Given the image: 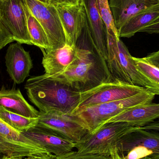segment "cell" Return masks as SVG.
Returning <instances> with one entry per match:
<instances>
[{"mask_svg": "<svg viewBox=\"0 0 159 159\" xmlns=\"http://www.w3.org/2000/svg\"><path fill=\"white\" fill-rule=\"evenodd\" d=\"M75 59L64 71L51 77L68 82L80 92L114 80L106 61L96 48L88 22L76 44Z\"/></svg>", "mask_w": 159, "mask_h": 159, "instance_id": "obj_1", "label": "cell"}, {"mask_svg": "<svg viewBox=\"0 0 159 159\" xmlns=\"http://www.w3.org/2000/svg\"><path fill=\"white\" fill-rule=\"evenodd\" d=\"M25 89L29 100L41 112L72 114L79 107L81 92L68 82L45 74L30 77Z\"/></svg>", "mask_w": 159, "mask_h": 159, "instance_id": "obj_2", "label": "cell"}, {"mask_svg": "<svg viewBox=\"0 0 159 159\" xmlns=\"http://www.w3.org/2000/svg\"><path fill=\"white\" fill-rule=\"evenodd\" d=\"M155 96L154 93L146 89L126 99L77 108L72 114L90 133H92L123 111L139 105L152 102Z\"/></svg>", "mask_w": 159, "mask_h": 159, "instance_id": "obj_3", "label": "cell"}, {"mask_svg": "<svg viewBox=\"0 0 159 159\" xmlns=\"http://www.w3.org/2000/svg\"><path fill=\"white\" fill-rule=\"evenodd\" d=\"M139 127L125 122H107L75 144L80 154L110 157L121 138Z\"/></svg>", "mask_w": 159, "mask_h": 159, "instance_id": "obj_4", "label": "cell"}, {"mask_svg": "<svg viewBox=\"0 0 159 159\" xmlns=\"http://www.w3.org/2000/svg\"><path fill=\"white\" fill-rule=\"evenodd\" d=\"M116 149L124 159L159 157V132L139 128L124 135Z\"/></svg>", "mask_w": 159, "mask_h": 159, "instance_id": "obj_5", "label": "cell"}, {"mask_svg": "<svg viewBox=\"0 0 159 159\" xmlns=\"http://www.w3.org/2000/svg\"><path fill=\"white\" fill-rule=\"evenodd\" d=\"M36 126L46 129L57 135L76 143L89 133L74 115L60 111H40Z\"/></svg>", "mask_w": 159, "mask_h": 159, "instance_id": "obj_6", "label": "cell"}, {"mask_svg": "<svg viewBox=\"0 0 159 159\" xmlns=\"http://www.w3.org/2000/svg\"><path fill=\"white\" fill-rule=\"evenodd\" d=\"M146 89L143 87L118 80L103 83L81 93L78 108L126 99Z\"/></svg>", "mask_w": 159, "mask_h": 159, "instance_id": "obj_7", "label": "cell"}, {"mask_svg": "<svg viewBox=\"0 0 159 159\" xmlns=\"http://www.w3.org/2000/svg\"><path fill=\"white\" fill-rule=\"evenodd\" d=\"M24 1L44 30L51 49L63 47L66 44V36L55 6L45 4L37 0Z\"/></svg>", "mask_w": 159, "mask_h": 159, "instance_id": "obj_8", "label": "cell"}, {"mask_svg": "<svg viewBox=\"0 0 159 159\" xmlns=\"http://www.w3.org/2000/svg\"><path fill=\"white\" fill-rule=\"evenodd\" d=\"M47 151L0 118V155L23 158Z\"/></svg>", "mask_w": 159, "mask_h": 159, "instance_id": "obj_9", "label": "cell"}, {"mask_svg": "<svg viewBox=\"0 0 159 159\" xmlns=\"http://www.w3.org/2000/svg\"><path fill=\"white\" fill-rule=\"evenodd\" d=\"M24 4V0H0V21L12 34L14 41L32 45Z\"/></svg>", "mask_w": 159, "mask_h": 159, "instance_id": "obj_10", "label": "cell"}, {"mask_svg": "<svg viewBox=\"0 0 159 159\" xmlns=\"http://www.w3.org/2000/svg\"><path fill=\"white\" fill-rule=\"evenodd\" d=\"M65 33L67 44L76 46V42L87 22L86 10L82 2L75 5H54Z\"/></svg>", "mask_w": 159, "mask_h": 159, "instance_id": "obj_11", "label": "cell"}, {"mask_svg": "<svg viewBox=\"0 0 159 159\" xmlns=\"http://www.w3.org/2000/svg\"><path fill=\"white\" fill-rule=\"evenodd\" d=\"M7 71L15 84L23 83L33 67L30 53L19 43H11L5 56Z\"/></svg>", "mask_w": 159, "mask_h": 159, "instance_id": "obj_12", "label": "cell"}, {"mask_svg": "<svg viewBox=\"0 0 159 159\" xmlns=\"http://www.w3.org/2000/svg\"><path fill=\"white\" fill-rule=\"evenodd\" d=\"M87 22L93 41L103 58L107 61V33L106 26L99 13L98 0H82Z\"/></svg>", "mask_w": 159, "mask_h": 159, "instance_id": "obj_13", "label": "cell"}, {"mask_svg": "<svg viewBox=\"0 0 159 159\" xmlns=\"http://www.w3.org/2000/svg\"><path fill=\"white\" fill-rule=\"evenodd\" d=\"M22 134L41 146L48 153L56 156L70 152L75 148V143L41 127H32Z\"/></svg>", "mask_w": 159, "mask_h": 159, "instance_id": "obj_14", "label": "cell"}, {"mask_svg": "<svg viewBox=\"0 0 159 159\" xmlns=\"http://www.w3.org/2000/svg\"><path fill=\"white\" fill-rule=\"evenodd\" d=\"M42 64L45 75L53 76L65 71L75 59L76 46L66 44L63 47L48 50L42 49Z\"/></svg>", "mask_w": 159, "mask_h": 159, "instance_id": "obj_15", "label": "cell"}, {"mask_svg": "<svg viewBox=\"0 0 159 159\" xmlns=\"http://www.w3.org/2000/svg\"><path fill=\"white\" fill-rule=\"evenodd\" d=\"M117 31L128 20L145 9L159 3L156 0H108Z\"/></svg>", "mask_w": 159, "mask_h": 159, "instance_id": "obj_16", "label": "cell"}, {"mask_svg": "<svg viewBox=\"0 0 159 159\" xmlns=\"http://www.w3.org/2000/svg\"><path fill=\"white\" fill-rule=\"evenodd\" d=\"M159 119V103L150 102L129 108L111 119L107 123L125 122L141 128Z\"/></svg>", "mask_w": 159, "mask_h": 159, "instance_id": "obj_17", "label": "cell"}, {"mask_svg": "<svg viewBox=\"0 0 159 159\" xmlns=\"http://www.w3.org/2000/svg\"><path fill=\"white\" fill-rule=\"evenodd\" d=\"M0 106L7 110L26 117L36 118L39 112L30 105L19 89H0Z\"/></svg>", "mask_w": 159, "mask_h": 159, "instance_id": "obj_18", "label": "cell"}, {"mask_svg": "<svg viewBox=\"0 0 159 159\" xmlns=\"http://www.w3.org/2000/svg\"><path fill=\"white\" fill-rule=\"evenodd\" d=\"M159 19V3L139 12L128 20L118 31L119 37L130 38Z\"/></svg>", "mask_w": 159, "mask_h": 159, "instance_id": "obj_19", "label": "cell"}, {"mask_svg": "<svg viewBox=\"0 0 159 159\" xmlns=\"http://www.w3.org/2000/svg\"><path fill=\"white\" fill-rule=\"evenodd\" d=\"M118 47L120 64L133 85L143 87L152 93L151 84L137 70L133 57L130 54L127 47L120 39L118 40Z\"/></svg>", "mask_w": 159, "mask_h": 159, "instance_id": "obj_20", "label": "cell"}, {"mask_svg": "<svg viewBox=\"0 0 159 159\" xmlns=\"http://www.w3.org/2000/svg\"><path fill=\"white\" fill-rule=\"evenodd\" d=\"M107 62L109 72L115 80L133 85L120 64L119 56L118 38L112 31H107Z\"/></svg>", "mask_w": 159, "mask_h": 159, "instance_id": "obj_21", "label": "cell"}, {"mask_svg": "<svg viewBox=\"0 0 159 159\" xmlns=\"http://www.w3.org/2000/svg\"><path fill=\"white\" fill-rule=\"evenodd\" d=\"M24 9L27 19V28L32 44L38 47L41 49H50V43L44 30L36 18L31 13L25 2Z\"/></svg>", "mask_w": 159, "mask_h": 159, "instance_id": "obj_22", "label": "cell"}, {"mask_svg": "<svg viewBox=\"0 0 159 159\" xmlns=\"http://www.w3.org/2000/svg\"><path fill=\"white\" fill-rule=\"evenodd\" d=\"M0 118L9 126L21 133L27 131L36 126L38 121L37 118L26 117L8 111L1 106Z\"/></svg>", "mask_w": 159, "mask_h": 159, "instance_id": "obj_23", "label": "cell"}, {"mask_svg": "<svg viewBox=\"0 0 159 159\" xmlns=\"http://www.w3.org/2000/svg\"><path fill=\"white\" fill-rule=\"evenodd\" d=\"M137 70L149 81L152 86V93L159 95V69L150 64L144 58L133 57Z\"/></svg>", "mask_w": 159, "mask_h": 159, "instance_id": "obj_24", "label": "cell"}, {"mask_svg": "<svg viewBox=\"0 0 159 159\" xmlns=\"http://www.w3.org/2000/svg\"><path fill=\"white\" fill-rule=\"evenodd\" d=\"M98 6L99 13L105 24L107 31H112L118 38H120L109 7L108 0H98Z\"/></svg>", "mask_w": 159, "mask_h": 159, "instance_id": "obj_25", "label": "cell"}, {"mask_svg": "<svg viewBox=\"0 0 159 159\" xmlns=\"http://www.w3.org/2000/svg\"><path fill=\"white\" fill-rule=\"evenodd\" d=\"M110 157L91 154H82L77 151H71L61 156H56V159H109Z\"/></svg>", "mask_w": 159, "mask_h": 159, "instance_id": "obj_26", "label": "cell"}, {"mask_svg": "<svg viewBox=\"0 0 159 159\" xmlns=\"http://www.w3.org/2000/svg\"><path fill=\"white\" fill-rule=\"evenodd\" d=\"M14 41L12 34L0 21V50Z\"/></svg>", "mask_w": 159, "mask_h": 159, "instance_id": "obj_27", "label": "cell"}, {"mask_svg": "<svg viewBox=\"0 0 159 159\" xmlns=\"http://www.w3.org/2000/svg\"><path fill=\"white\" fill-rule=\"evenodd\" d=\"M140 32L147 33L150 34H159V19L155 22L141 30Z\"/></svg>", "mask_w": 159, "mask_h": 159, "instance_id": "obj_28", "label": "cell"}, {"mask_svg": "<svg viewBox=\"0 0 159 159\" xmlns=\"http://www.w3.org/2000/svg\"><path fill=\"white\" fill-rule=\"evenodd\" d=\"M146 60L159 69V50L153 52L144 57Z\"/></svg>", "mask_w": 159, "mask_h": 159, "instance_id": "obj_29", "label": "cell"}, {"mask_svg": "<svg viewBox=\"0 0 159 159\" xmlns=\"http://www.w3.org/2000/svg\"><path fill=\"white\" fill-rule=\"evenodd\" d=\"M24 159H56V156L48 153H41L27 157Z\"/></svg>", "mask_w": 159, "mask_h": 159, "instance_id": "obj_30", "label": "cell"}, {"mask_svg": "<svg viewBox=\"0 0 159 159\" xmlns=\"http://www.w3.org/2000/svg\"><path fill=\"white\" fill-rule=\"evenodd\" d=\"M82 2V0H50V4L75 5Z\"/></svg>", "mask_w": 159, "mask_h": 159, "instance_id": "obj_31", "label": "cell"}, {"mask_svg": "<svg viewBox=\"0 0 159 159\" xmlns=\"http://www.w3.org/2000/svg\"><path fill=\"white\" fill-rule=\"evenodd\" d=\"M141 128L144 129L150 130L159 132V120H156L150 124H148Z\"/></svg>", "mask_w": 159, "mask_h": 159, "instance_id": "obj_32", "label": "cell"}, {"mask_svg": "<svg viewBox=\"0 0 159 159\" xmlns=\"http://www.w3.org/2000/svg\"><path fill=\"white\" fill-rule=\"evenodd\" d=\"M109 159H124V155L120 153L116 148L111 152Z\"/></svg>", "mask_w": 159, "mask_h": 159, "instance_id": "obj_33", "label": "cell"}, {"mask_svg": "<svg viewBox=\"0 0 159 159\" xmlns=\"http://www.w3.org/2000/svg\"><path fill=\"white\" fill-rule=\"evenodd\" d=\"M0 159H23V158L16 157H8L6 156H4L3 155Z\"/></svg>", "mask_w": 159, "mask_h": 159, "instance_id": "obj_34", "label": "cell"}, {"mask_svg": "<svg viewBox=\"0 0 159 159\" xmlns=\"http://www.w3.org/2000/svg\"><path fill=\"white\" fill-rule=\"evenodd\" d=\"M47 5L50 4V0H37Z\"/></svg>", "mask_w": 159, "mask_h": 159, "instance_id": "obj_35", "label": "cell"}, {"mask_svg": "<svg viewBox=\"0 0 159 159\" xmlns=\"http://www.w3.org/2000/svg\"><path fill=\"white\" fill-rule=\"evenodd\" d=\"M140 159H159V158L156 157H147Z\"/></svg>", "mask_w": 159, "mask_h": 159, "instance_id": "obj_36", "label": "cell"}, {"mask_svg": "<svg viewBox=\"0 0 159 159\" xmlns=\"http://www.w3.org/2000/svg\"><path fill=\"white\" fill-rule=\"evenodd\" d=\"M156 1H158V2H159V0H156Z\"/></svg>", "mask_w": 159, "mask_h": 159, "instance_id": "obj_37", "label": "cell"}, {"mask_svg": "<svg viewBox=\"0 0 159 159\" xmlns=\"http://www.w3.org/2000/svg\"></svg>", "mask_w": 159, "mask_h": 159, "instance_id": "obj_38", "label": "cell"}]
</instances>
